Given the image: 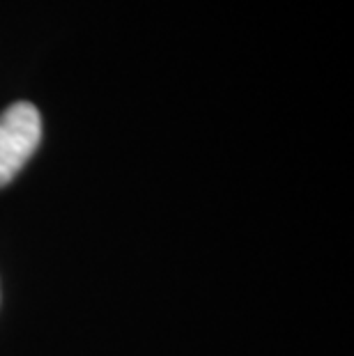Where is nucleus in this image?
<instances>
[{
    "mask_svg": "<svg viewBox=\"0 0 354 356\" xmlns=\"http://www.w3.org/2000/svg\"><path fill=\"white\" fill-rule=\"evenodd\" d=\"M42 140V118L33 104L19 102L0 113V188L19 175Z\"/></svg>",
    "mask_w": 354,
    "mask_h": 356,
    "instance_id": "obj_1",
    "label": "nucleus"
}]
</instances>
